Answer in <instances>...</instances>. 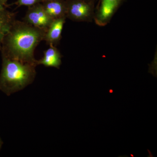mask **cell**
<instances>
[{
	"label": "cell",
	"mask_w": 157,
	"mask_h": 157,
	"mask_svg": "<svg viewBox=\"0 0 157 157\" xmlns=\"http://www.w3.org/2000/svg\"><path fill=\"white\" fill-rule=\"evenodd\" d=\"M45 34L43 30L15 20L3 39L0 50L2 56L37 66L34 52L44 40Z\"/></svg>",
	"instance_id": "6da1fadb"
},
{
	"label": "cell",
	"mask_w": 157,
	"mask_h": 157,
	"mask_svg": "<svg viewBox=\"0 0 157 157\" xmlns=\"http://www.w3.org/2000/svg\"><path fill=\"white\" fill-rule=\"evenodd\" d=\"M0 90L10 95L25 87L36 77V66L2 56Z\"/></svg>",
	"instance_id": "7a4b0ae2"
},
{
	"label": "cell",
	"mask_w": 157,
	"mask_h": 157,
	"mask_svg": "<svg viewBox=\"0 0 157 157\" xmlns=\"http://www.w3.org/2000/svg\"><path fill=\"white\" fill-rule=\"evenodd\" d=\"M66 17L73 21H90L94 16V2L82 0H66Z\"/></svg>",
	"instance_id": "3957f363"
},
{
	"label": "cell",
	"mask_w": 157,
	"mask_h": 157,
	"mask_svg": "<svg viewBox=\"0 0 157 157\" xmlns=\"http://www.w3.org/2000/svg\"><path fill=\"white\" fill-rule=\"evenodd\" d=\"M23 21L46 32L53 19L45 12L42 3H39L29 7Z\"/></svg>",
	"instance_id": "277c9868"
},
{
	"label": "cell",
	"mask_w": 157,
	"mask_h": 157,
	"mask_svg": "<svg viewBox=\"0 0 157 157\" xmlns=\"http://www.w3.org/2000/svg\"><path fill=\"white\" fill-rule=\"evenodd\" d=\"M66 18L63 17L53 20L45 32L44 40L47 44L55 46L60 41Z\"/></svg>",
	"instance_id": "5b68a950"
},
{
	"label": "cell",
	"mask_w": 157,
	"mask_h": 157,
	"mask_svg": "<svg viewBox=\"0 0 157 157\" xmlns=\"http://www.w3.org/2000/svg\"><path fill=\"white\" fill-rule=\"evenodd\" d=\"M41 3L45 12L52 19L66 17V0H53Z\"/></svg>",
	"instance_id": "8992f818"
},
{
	"label": "cell",
	"mask_w": 157,
	"mask_h": 157,
	"mask_svg": "<svg viewBox=\"0 0 157 157\" xmlns=\"http://www.w3.org/2000/svg\"><path fill=\"white\" fill-rule=\"evenodd\" d=\"M62 64V56L60 52L53 45L44 51L42 59L37 60V65H42L46 67H52L59 69Z\"/></svg>",
	"instance_id": "52a82bcc"
},
{
	"label": "cell",
	"mask_w": 157,
	"mask_h": 157,
	"mask_svg": "<svg viewBox=\"0 0 157 157\" xmlns=\"http://www.w3.org/2000/svg\"><path fill=\"white\" fill-rule=\"evenodd\" d=\"M15 15V13L6 9L0 10V50L4 37L16 20Z\"/></svg>",
	"instance_id": "ba28073f"
},
{
	"label": "cell",
	"mask_w": 157,
	"mask_h": 157,
	"mask_svg": "<svg viewBox=\"0 0 157 157\" xmlns=\"http://www.w3.org/2000/svg\"><path fill=\"white\" fill-rule=\"evenodd\" d=\"M118 8L117 6L113 5L101 3L95 18L96 24L100 26L106 25L111 19Z\"/></svg>",
	"instance_id": "9c48e42d"
},
{
	"label": "cell",
	"mask_w": 157,
	"mask_h": 157,
	"mask_svg": "<svg viewBox=\"0 0 157 157\" xmlns=\"http://www.w3.org/2000/svg\"><path fill=\"white\" fill-rule=\"evenodd\" d=\"M39 3H41L40 0H17L15 4L17 7L24 6L29 7Z\"/></svg>",
	"instance_id": "30bf717a"
},
{
	"label": "cell",
	"mask_w": 157,
	"mask_h": 157,
	"mask_svg": "<svg viewBox=\"0 0 157 157\" xmlns=\"http://www.w3.org/2000/svg\"><path fill=\"white\" fill-rule=\"evenodd\" d=\"M122 0H101V3L107 5H113L118 7Z\"/></svg>",
	"instance_id": "8fae6325"
},
{
	"label": "cell",
	"mask_w": 157,
	"mask_h": 157,
	"mask_svg": "<svg viewBox=\"0 0 157 157\" xmlns=\"http://www.w3.org/2000/svg\"><path fill=\"white\" fill-rule=\"evenodd\" d=\"M8 0H0V10L6 9L7 7V2Z\"/></svg>",
	"instance_id": "7c38bea8"
},
{
	"label": "cell",
	"mask_w": 157,
	"mask_h": 157,
	"mask_svg": "<svg viewBox=\"0 0 157 157\" xmlns=\"http://www.w3.org/2000/svg\"><path fill=\"white\" fill-rule=\"evenodd\" d=\"M82 1H85V2H94L95 0H82Z\"/></svg>",
	"instance_id": "4fadbf2b"
},
{
	"label": "cell",
	"mask_w": 157,
	"mask_h": 157,
	"mask_svg": "<svg viewBox=\"0 0 157 157\" xmlns=\"http://www.w3.org/2000/svg\"><path fill=\"white\" fill-rule=\"evenodd\" d=\"M41 3L44 2H48V1H53V0H40Z\"/></svg>",
	"instance_id": "5bb4252c"
},
{
	"label": "cell",
	"mask_w": 157,
	"mask_h": 157,
	"mask_svg": "<svg viewBox=\"0 0 157 157\" xmlns=\"http://www.w3.org/2000/svg\"><path fill=\"white\" fill-rule=\"evenodd\" d=\"M1 146H2V141H1V139H0V148H1Z\"/></svg>",
	"instance_id": "9a60e30c"
}]
</instances>
